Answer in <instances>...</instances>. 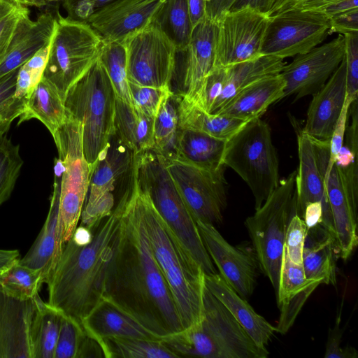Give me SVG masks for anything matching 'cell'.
<instances>
[{
  "label": "cell",
  "mask_w": 358,
  "mask_h": 358,
  "mask_svg": "<svg viewBox=\"0 0 358 358\" xmlns=\"http://www.w3.org/2000/svg\"><path fill=\"white\" fill-rule=\"evenodd\" d=\"M132 184L122 197L121 225L104 283L107 300L162 340L184 330L169 287L146 235L138 196Z\"/></svg>",
  "instance_id": "1"
},
{
  "label": "cell",
  "mask_w": 358,
  "mask_h": 358,
  "mask_svg": "<svg viewBox=\"0 0 358 358\" xmlns=\"http://www.w3.org/2000/svg\"><path fill=\"white\" fill-rule=\"evenodd\" d=\"M122 198L92 229L85 245L70 239L48 282V303L80 323L103 299L104 283L119 235Z\"/></svg>",
  "instance_id": "2"
},
{
  "label": "cell",
  "mask_w": 358,
  "mask_h": 358,
  "mask_svg": "<svg viewBox=\"0 0 358 358\" xmlns=\"http://www.w3.org/2000/svg\"><path fill=\"white\" fill-rule=\"evenodd\" d=\"M137 185L152 255L171 292L184 330L194 327L203 317L205 273L182 247L148 195Z\"/></svg>",
  "instance_id": "3"
},
{
  "label": "cell",
  "mask_w": 358,
  "mask_h": 358,
  "mask_svg": "<svg viewBox=\"0 0 358 358\" xmlns=\"http://www.w3.org/2000/svg\"><path fill=\"white\" fill-rule=\"evenodd\" d=\"M131 171L188 255L206 275L216 273L196 222L168 171L164 157L152 150L134 155Z\"/></svg>",
  "instance_id": "4"
},
{
  "label": "cell",
  "mask_w": 358,
  "mask_h": 358,
  "mask_svg": "<svg viewBox=\"0 0 358 358\" xmlns=\"http://www.w3.org/2000/svg\"><path fill=\"white\" fill-rule=\"evenodd\" d=\"M203 317L196 326L162 339L178 357L266 358L227 308L205 287Z\"/></svg>",
  "instance_id": "5"
},
{
  "label": "cell",
  "mask_w": 358,
  "mask_h": 358,
  "mask_svg": "<svg viewBox=\"0 0 358 358\" xmlns=\"http://www.w3.org/2000/svg\"><path fill=\"white\" fill-rule=\"evenodd\" d=\"M115 94L99 58L67 92V115L80 122L84 155L92 171L115 134Z\"/></svg>",
  "instance_id": "6"
},
{
  "label": "cell",
  "mask_w": 358,
  "mask_h": 358,
  "mask_svg": "<svg viewBox=\"0 0 358 358\" xmlns=\"http://www.w3.org/2000/svg\"><path fill=\"white\" fill-rule=\"evenodd\" d=\"M269 125L260 117L248 121L227 140L222 164L248 185L258 209L280 182L279 160Z\"/></svg>",
  "instance_id": "7"
},
{
  "label": "cell",
  "mask_w": 358,
  "mask_h": 358,
  "mask_svg": "<svg viewBox=\"0 0 358 358\" xmlns=\"http://www.w3.org/2000/svg\"><path fill=\"white\" fill-rule=\"evenodd\" d=\"M296 171L280 180L278 187L245 224L259 268L278 291L287 227L295 213Z\"/></svg>",
  "instance_id": "8"
},
{
  "label": "cell",
  "mask_w": 358,
  "mask_h": 358,
  "mask_svg": "<svg viewBox=\"0 0 358 358\" xmlns=\"http://www.w3.org/2000/svg\"><path fill=\"white\" fill-rule=\"evenodd\" d=\"M67 116L66 122L52 136L58 152L57 162L62 170L59 215L64 245L78 227L92 174L84 155L81 124Z\"/></svg>",
  "instance_id": "9"
},
{
  "label": "cell",
  "mask_w": 358,
  "mask_h": 358,
  "mask_svg": "<svg viewBox=\"0 0 358 358\" xmlns=\"http://www.w3.org/2000/svg\"><path fill=\"white\" fill-rule=\"evenodd\" d=\"M53 35L43 77L54 84L64 98L99 59L102 37L85 21L56 15Z\"/></svg>",
  "instance_id": "10"
},
{
  "label": "cell",
  "mask_w": 358,
  "mask_h": 358,
  "mask_svg": "<svg viewBox=\"0 0 358 358\" xmlns=\"http://www.w3.org/2000/svg\"><path fill=\"white\" fill-rule=\"evenodd\" d=\"M122 43L129 82L141 86L170 87L178 52L153 18Z\"/></svg>",
  "instance_id": "11"
},
{
  "label": "cell",
  "mask_w": 358,
  "mask_h": 358,
  "mask_svg": "<svg viewBox=\"0 0 358 358\" xmlns=\"http://www.w3.org/2000/svg\"><path fill=\"white\" fill-rule=\"evenodd\" d=\"M329 34V18L322 13L294 8L280 10L270 17L262 55L295 57L320 45Z\"/></svg>",
  "instance_id": "12"
},
{
  "label": "cell",
  "mask_w": 358,
  "mask_h": 358,
  "mask_svg": "<svg viewBox=\"0 0 358 358\" xmlns=\"http://www.w3.org/2000/svg\"><path fill=\"white\" fill-rule=\"evenodd\" d=\"M164 160L194 220L213 225L220 223L227 206L224 167L210 171L176 159Z\"/></svg>",
  "instance_id": "13"
},
{
  "label": "cell",
  "mask_w": 358,
  "mask_h": 358,
  "mask_svg": "<svg viewBox=\"0 0 358 358\" xmlns=\"http://www.w3.org/2000/svg\"><path fill=\"white\" fill-rule=\"evenodd\" d=\"M270 17L250 7L223 13L217 23L214 68L227 67L262 56Z\"/></svg>",
  "instance_id": "14"
},
{
  "label": "cell",
  "mask_w": 358,
  "mask_h": 358,
  "mask_svg": "<svg viewBox=\"0 0 358 358\" xmlns=\"http://www.w3.org/2000/svg\"><path fill=\"white\" fill-rule=\"evenodd\" d=\"M297 131L299 168L295 178V213L302 219L308 203L320 202L322 206L321 224L335 238L324 178L329 159V140L315 139L301 130Z\"/></svg>",
  "instance_id": "15"
},
{
  "label": "cell",
  "mask_w": 358,
  "mask_h": 358,
  "mask_svg": "<svg viewBox=\"0 0 358 358\" xmlns=\"http://www.w3.org/2000/svg\"><path fill=\"white\" fill-rule=\"evenodd\" d=\"M344 56L345 39L341 34L295 56L280 72L285 83L283 98L293 95L297 100L315 94L336 71Z\"/></svg>",
  "instance_id": "16"
},
{
  "label": "cell",
  "mask_w": 358,
  "mask_h": 358,
  "mask_svg": "<svg viewBox=\"0 0 358 358\" xmlns=\"http://www.w3.org/2000/svg\"><path fill=\"white\" fill-rule=\"evenodd\" d=\"M196 222L205 248L221 276L242 298L249 299L255 287L259 268L255 252L231 245L215 225Z\"/></svg>",
  "instance_id": "17"
},
{
  "label": "cell",
  "mask_w": 358,
  "mask_h": 358,
  "mask_svg": "<svg viewBox=\"0 0 358 358\" xmlns=\"http://www.w3.org/2000/svg\"><path fill=\"white\" fill-rule=\"evenodd\" d=\"M166 0H113L85 21L103 40L122 43L149 23Z\"/></svg>",
  "instance_id": "18"
},
{
  "label": "cell",
  "mask_w": 358,
  "mask_h": 358,
  "mask_svg": "<svg viewBox=\"0 0 358 358\" xmlns=\"http://www.w3.org/2000/svg\"><path fill=\"white\" fill-rule=\"evenodd\" d=\"M35 297L19 299L0 286V358H32L30 330Z\"/></svg>",
  "instance_id": "19"
},
{
  "label": "cell",
  "mask_w": 358,
  "mask_h": 358,
  "mask_svg": "<svg viewBox=\"0 0 358 358\" xmlns=\"http://www.w3.org/2000/svg\"><path fill=\"white\" fill-rule=\"evenodd\" d=\"M312 96L301 131L310 138L328 141L340 116L346 97L344 58L327 83Z\"/></svg>",
  "instance_id": "20"
},
{
  "label": "cell",
  "mask_w": 358,
  "mask_h": 358,
  "mask_svg": "<svg viewBox=\"0 0 358 358\" xmlns=\"http://www.w3.org/2000/svg\"><path fill=\"white\" fill-rule=\"evenodd\" d=\"M217 23L203 20L193 29L185 51L180 95L190 101L200 90L206 78L214 68Z\"/></svg>",
  "instance_id": "21"
},
{
  "label": "cell",
  "mask_w": 358,
  "mask_h": 358,
  "mask_svg": "<svg viewBox=\"0 0 358 358\" xmlns=\"http://www.w3.org/2000/svg\"><path fill=\"white\" fill-rule=\"evenodd\" d=\"M59 172L55 169L49 211L36 239L19 262L39 271L47 283L62 255L64 244L59 215Z\"/></svg>",
  "instance_id": "22"
},
{
  "label": "cell",
  "mask_w": 358,
  "mask_h": 358,
  "mask_svg": "<svg viewBox=\"0 0 358 358\" xmlns=\"http://www.w3.org/2000/svg\"><path fill=\"white\" fill-rule=\"evenodd\" d=\"M324 170V178L338 254L339 257L347 260L358 244L357 208L352 206L344 191L335 163L328 172L325 173Z\"/></svg>",
  "instance_id": "23"
},
{
  "label": "cell",
  "mask_w": 358,
  "mask_h": 358,
  "mask_svg": "<svg viewBox=\"0 0 358 358\" xmlns=\"http://www.w3.org/2000/svg\"><path fill=\"white\" fill-rule=\"evenodd\" d=\"M57 17L51 12L41 13L35 20L27 18L19 27L8 50L0 63V78L18 69L53 37Z\"/></svg>",
  "instance_id": "24"
},
{
  "label": "cell",
  "mask_w": 358,
  "mask_h": 358,
  "mask_svg": "<svg viewBox=\"0 0 358 358\" xmlns=\"http://www.w3.org/2000/svg\"><path fill=\"white\" fill-rule=\"evenodd\" d=\"M206 288L227 308L261 348L266 345L277 332L276 327L257 313L246 299L242 298L220 273L205 275Z\"/></svg>",
  "instance_id": "25"
},
{
  "label": "cell",
  "mask_w": 358,
  "mask_h": 358,
  "mask_svg": "<svg viewBox=\"0 0 358 358\" xmlns=\"http://www.w3.org/2000/svg\"><path fill=\"white\" fill-rule=\"evenodd\" d=\"M285 86L280 73L262 78L242 90L214 114L246 122L260 117L268 106L283 98Z\"/></svg>",
  "instance_id": "26"
},
{
  "label": "cell",
  "mask_w": 358,
  "mask_h": 358,
  "mask_svg": "<svg viewBox=\"0 0 358 358\" xmlns=\"http://www.w3.org/2000/svg\"><path fill=\"white\" fill-rule=\"evenodd\" d=\"M338 249L334 236L322 224L307 228L302 266L306 278L320 284H336V255Z\"/></svg>",
  "instance_id": "27"
},
{
  "label": "cell",
  "mask_w": 358,
  "mask_h": 358,
  "mask_svg": "<svg viewBox=\"0 0 358 358\" xmlns=\"http://www.w3.org/2000/svg\"><path fill=\"white\" fill-rule=\"evenodd\" d=\"M81 325L99 344L108 337L161 340L103 299L81 321Z\"/></svg>",
  "instance_id": "28"
},
{
  "label": "cell",
  "mask_w": 358,
  "mask_h": 358,
  "mask_svg": "<svg viewBox=\"0 0 358 358\" xmlns=\"http://www.w3.org/2000/svg\"><path fill=\"white\" fill-rule=\"evenodd\" d=\"M283 60L275 57L262 55L253 60L223 67L222 89L210 113H215L236 94L253 83L280 73L285 64Z\"/></svg>",
  "instance_id": "29"
},
{
  "label": "cell",
  "mask_w": 358,
  "mask_h": 358,
  "mask_svg": "<svg viewBox=\"0 0 358 358\" xmlns=\"http://www.w3.org/2000/svg\"><path fill=\"white\" fill-rule=\"evenodd\" d=\"M134 155L115 134L92 171L85 206L92 205L104 193L114 190L116 182L131 169Z\"/></svg>",
  "instance_id": "30"
},
{
  "label": "cell",
  "mask_w": 358,
  "mask_h": 358,
  "mask_svg": "<svg viewBox=\"0 0 358 358\" xmlns=\"http://www.w3.org/2000/svg\"><path fill=\"white\" fill-rule=\"evenodd\" d=\"M227 140L206 133L179 129L176 140V159L210 171L223 167Z\"/></svg>",
  "instance_id": "31"
},
{
  "label": "cell",
  "mask_w": 358,
  "mask_h": 358,
  "mask_svg": "<svg viewBox=\"0 0 358 358\" xmlns=\"http://www.w3.org/2000/svg\"><path fill=\"white\" fill-rule=\"evenodd\" d=\"M67 117L64 98L54 84L43 77L26 99L18 124L33 118L37 119L52 136L66 122Z\"/></svg>",
  "instance_id": "32"
},
{
  "label": "cell",
  "mask_w": 358,
  "mask_h": 358,
  "mask_svg": "<svg viewBox=\"0 0 358 358\" xmlns=\"http://www.w3.org/2000/svg\"><path fill=\"white\" fill-rule=\"evenodd\" d=\"M154 120L115 98V134L134 155L152 150Z\"/></svg>",
  "instance_id": "33"
},
{
  "label": "cell",
  "mask_w": 358,
  "mask_h": 358,
  "mask_svg": "<svg viewBox=\"0 0 358 358\" xmlns=\"http://www.w3.org/2000/svg\"><path fill=\"white\" fill-rule=\"evenodd\" d=\"M178 124L180 129H191L227 140L248 122L207 113L181 95H177Z\"/></svg>",
  "instance_id": "34"
},
{
  "label": "cell",
  "mask_w": 358,
  "mask_h": 358,
  "mask_svg": "<svg viewBox=\"0 0 358 358\" xmlns=\"http://www.w3.org/2000/svg\"><path fill=\"white\" fill-rule=\"evenodd\" d=\"M36 309L31 324L32 358H54L62 313L35 296Z\"/></svg>",
  "instance_id": "35"
},
{
  "label": "cell",
  "mask_w": 358,
  "mask_h": 358,
  "mask_svg": "<svg viewBox=\"0 0 358 358\" xmlns=\"http://www.w3.org/2000/svg\"><path fill=\"white\" fill-rule=\"evenodd\" d=\"M153 20L173 43L177 52H184L193 31L187 1L166 0Z\"/></svg>",
  "instance_id": "36"
},
{
  "label": "cell",
  "mask_w": 358,
  "mask_h": 358,
  "mask_svg": "<svg viewBox=\"0 0 358 358\" xmlns=\"http://www.w3.org/2000/svg\"><path fill=\"white\" fill-rule=\"evenodd\" d=\"M100 345L106 358H177L162 340L108 337Z\"/></svg>",
  "instance_id": "37"
},
{
  "label": "cell",
  "mask_w": 358,
  "mask_h": 358,
  "mask_svg": "<svg viewBox=\"0 0 358 358\" xmlns=\"http://www.w3.org/2000/svg\"><path fill=\"white\" fill-rule=\"evenodd\" d=\"M178 122L177 95L173 94L163 101L154 120L152 150L166 159L176 158Z\"/></svg>",
  "instance_id": "38"
},
{
  "label": "cell",
  "mask_w": 358,
  "mask_h": 358,
  "mask_svg": "<svg viewBox=\"0 0 358 358\" xmlns=\"http://www.w3.org/2000/svg\"><path fill=\"white\" fill-rule=\"evenodd\" d=\"M99 60L110 79L116 98L132 106L123 43L103 40Z\"/></svg>",
  "instance_id": "39"
},
{
  "label": "cell",
  "mask_w": 358,
  "mask_h": 358,
  "mask_svg": "<svg viewBox=\"0 0 358 358\" xmlns=\"http://www.w3.org/2000/svg\"><path fill=\"white\" fill-rule=\"evenodd\" d=\"M43 283L44 278L39 271L19 262L0 275L1 288L12 296L22 299H34L38 294Z\"/></svg>",
  "instance_id": "40"
},
{
  "label": "cell",
  "mask_w": 358,
  "mask_h": 358,
  "mask_svg": "<svg viewBox=\"0 0 358 358\" xmlns=\"http://www.w3.org/2000/svg\"><path fill=\"white\" fill-rule=\"evenodd\" d=\"M20 145L0 136V206L11 196L23 166Z\"/></svg>",
  "instance_id": "41"
},
{
  "label": "cell",
  "mask_w": 358,
  "mask_h": 358,
  "mask_svg": "<svg viewBox=\"0 0 358 358\" xmlns=\"http://www.w3.org/2000/svg\"><path fill=\"white\" fill-rule=\"evenodd\" d=\"M29 15V6L15 0H0V63L19 27Z\"/></svg>",
  "instance_id": "42"
},
{
  "label": "cell",
  "mask_w": 358,
  "mask_h": 358,
  "mask_svg": "<svg viewBox=\"0 0 358 358\" xmlns=\"http://www.w3.org/2000/svg\"><path fill=\"white\" fill-rule=\"evenodd\" d=\"M50 45L51 42L19 68L15 92L16 97L26 100L40 83L48 63Z\"/></svg>",
  "instance_id": "43"
},
{
  "label": "cell",
  "mask_w": 358,
  "mask_h": 358,
  "mask_svg": "<svg viewBox=\"0 0 358 358\" xmlns=\"http://www.w3.org/2000/svg\"><path fill=\"white\" fill-rule=\"evenodd\" d=\"M18 69L0 78V136L6 134L24 110L26 100L15 96Z\"/></svg>",
  "instance_id": "44"
},
{
  "label": "cell",
  "mask_w": 358,
  "mask_h": 358,
  "mask_svg": "<svg viewBox=\"0 0 358 358\" xmlns=\"http://www.w3.org/2000/svg\"><path fill=\"white\" fill-rule=\"evenodd\" d=\"M315 282L318 281L307 279L303 266L293 262L283 250L278 287L275 294L278 304Z\"/></svg>",
  "instance_id": "45"
},
{
  "label": "cell",
  "mask_w": 358,
  "mask_h": 358,
  "mask_svg": "<svg viewBox=\"0 0 358 358\" xmlns=\"http://www.w3.org/2000/svg\"><path fill=\"white\" fill-rule=\"evenodd\" d=\"M129 83L132 107L154 119L163 101L173 94L170 87H155Z\"/></svg>",
  "instance_id": "46"
},
{
  "label": "cell",
  "mask_w": 358,
  "mask_h": 358,
  "mask_svg": "<svg viewBox=\"0 0 358 358\" xmlns=\"http://www.w3.org/2000/svg\"><path fill=\"white\" fill-rule=\"evenodd\" d=\"M85 333L81 323L62 313L54 358H76Z\"/></svg>",
  "instance_id": "47"
},
{
  "label": "cell",
  "mask_w": 358,
  "mask_h": 358,
  "mask_svg": "<svg viewBox=\"0 0 358 358\" xmlns=\"http://www.w3.org/2000/svg\"><path fill=\"white\" fill-rule=\"evenodd\" d=\"M346 73V98L352 103L358 94V32L343 35Z\"/></svg>",
  "instance_id": "48"
},
{
  "label": "cell",
  "mask_w": 358,
  "mask_h": 358,
  "mask_svg": "<svg viewBox=\"0 0 358 358\" xmlns=\"http://www.w3.org/2000/svg\"><path fill=\"white\" fill-rule=\"evenodd\" d=\"M320 285L319 282H315L280 303L278 306L280 308V315L276 327L278 333L285 334L289 331L305 302Z\"/></svg>",
  "instance_id": "49"
},
{
  "label": "cell",
  "mask_w": 358,
  "mask_h": 358,
  "mask_svg": "<svg viewBox=\"0 0 358 358\" xmlns=\"http://www.w3.org/2000/svg\"><path fill=\"white\" fill-rule=\"evenodd\" d=\"M306 231L307 227L303 220L294 213L287 227L284 251L293 262L300 265H302V255Z\"/></svg>",
  "instance_id": "50"
},
{
  "label": "cell",
  "mask_w": 358,
  "mask_h": 358,
  "mask_svg": "<svg viewBox=\"0 0 358 358\" xmlns=\"http://www.w3.org/2000/svg\"><path fill=\"white\" fill-rule=\"evenodd\" d=\"M114 207V196L112 192L104 193L91 206H85L80 218L81 225L92 229L102 219L110 215Z\"/></svg>",
  "instance_id": "51"
},
{
  "label": "cell",
  "mask_w": 358,
  "mask_h": 358,
  "mask_svg": "<svg viewBox=\"0 0 358 358\" xmlns=\"http://www.w3.org/2000/svg\"><path fill=\"white\" fill-rule=\"evenodd\" d=\"M292 8L320 12L329 18L336 14L358 8V0H303L290 8Z\"/></svg>",
  "instance_id": "52"
},
{
  "label": "cell",
  "mask_w": 358,
  "mask_h": 358,
  "mask_svg": "<svg viewBox=\"0 0 358 358\" xmlns=\"http://www.w3.org/2000/svg\"><path fill=\"white\" fill-rule=\"evenodd\" d=\"M352 103L345 97L343 109L329 139V159L325 173L328 172L334 164L336 157L344 143L350 108Z\"/></svg>",
  "instance_id": "53"
},
{
  "label": "cell",
  "mask_w": 358,
  "mask_h": 358,
  "mask_svg": "<svg viewBox=\"0 0 358 358\" xmlns=\"http://www.w3.org/2000/svg\"><path fill=\"white\" fill-rule=\"evenodd\" d=\"M341 313L337 316L335 325L329 330L324 357L326 358H356L357 350L352 347H341L342 329L340 327Z\"/></svg>",
  "instance_id": "54"
},
{
  "label": "cell",
  "mask_w": 358,
  "mask_h": 358,
  "mask_svg": "<svg viewBox=\"0 0 358 358\" xmlns=\"http://www.w3.org/2000/svg\"><path fill=\"white\" fill-rule=\"evenodd\" d=\"M329 34L345 35L358 32V8L336 14L329 18Z\"/></svg>",
  "instance_id": "55"
},
{
  "label": "cell",
  "mask_w": 358,
  "mask_h": 358,
  "mask_svg": "<svg viewBox=\"0 0 358 358\" xmlns=\"http://www.w3.org/2000/svg\"><path fill=\"white\" fill-rule=\"evenodd\" d=\"M289 0H236L230 10L250 7L266 15L271 16L282 9Z\"/></svg>",
  "instance_id": "56"
},
{
  "label": "cell",
  "mask_w": 358,
  "mask_h": 358,
  "mask_svg": "<svg viewBox=\"0 0 358 358\" xmlns=\"http://www.w3.org/2000/svg\"><path fill=\"white\" fill-rule=\"evenodd\" d=\"M236 0H205V18L217 23L223 13L228 10Z\"/></svg>",
  "instance_id": "57"
},
{
  "label": "cell",
  "mask_w": 358,
  "mask_h": 358,
  "mask_svg": "<svg viewBox=\"0 0 358 358\" xmlns=\"http://www.w3.org/2000/svg\"><path fill=\"white\" fill-rule=\"evenodd\" d=\"M302 219L307 228L321 224L322 220V204L320 202L308 203L304 208Z\"/></svg>",
  "instance_id": "58"
},
{
  "label": "cell",
  "mask_w": 358,
  "mask_h": 358,
  "mask_svg": "<svg viewBox=\"0 0 358 358\" xmlns=\"http://www.w3.org/2000/svg\"><path fill=\"white\" fill-rule=\"evenodd\" d=\"M17 250L0 249V275L20 259Z\"/></svg>",
  "instance_id": "59"
},
{
  "label": "cell",
  "mask_w": 358,
  "mask_h": 358,
  "mask_svg": "<svg viewBox=\"0 0 358 358\" xmlns=\"http://www.w3.org/2000/svg\"><path fill=\"white\" fill-rule=\"evenodd\" d=\"M194 27L205 19V0H187Z\"/></svg>",
  "instance_id": "60"
},
{
  "label": "cell",
  "mask_w": 358,
  "mask_h": 358,
  "mask_svg": "<svg viewBox=\"0 0 358 358\" xmlns=\"http://www.w3.org/2000/svg\"><path fill=\"white\" fill-rule=\"evenodd\" d=\"M93 238V231L85 226L77 227L71 239L79 245L89 244Z\"/></svg>",
  "instance_id": "61"
},
{
  "label": "cell",
  "mask_w": 358,
  "mask_h": 358,
  "mask_svg": "<svg viewBox=\"0 0 358 358\" xmlns=\"http://www.w3.org/2000/svg\"><path fill=\"white\" fill-rule=\"evenodd\" d=\"M27 6L41 7L37 0H15Z\"/></svg>",
  "instance_id": "62"
},
{
  "label": "cell",
  "mask_w": 358,
  "mask_h": 358,
  "mask_svg": "<svg viewBox=\"0 0 358 358\" xmlns=\"http://www.w3.org/2000/svg\"><path fill=\"white\" fill-rule=\"evenodd\" d=\"M301 1H303V0H289L288 2L285 5V6L280 10L290 8Z\"/></svg>",
  "instance_id": "63"
},
{
  "label": "cell",
  "mask_w": 358,
  "mask_h": 358,
  "mask_svg": "<svg viewBox=\"0 0 358 358\" xmlns=\"http://www.w3.org/2000/svg\"><path fill=\"white\" fill-rule=\"evenodd\" d=\"M39 3L41 4V7L47 5L48 3H50V0H37Z\"/></svg>",
  "instance_id": "64"
}]
</instances>
